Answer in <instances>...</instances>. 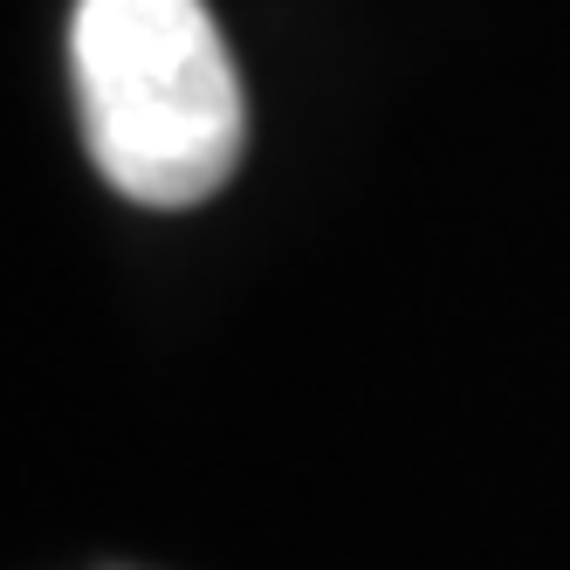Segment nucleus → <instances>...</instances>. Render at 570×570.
Here are the masks:
<instances>
[{
  "label": "nucleus",
  "instance_id": "nucleus-1",
  "mask_svg": "<svg viewBox=\"0 0 570 570\" xmlns=\"http://www.w3.org/2000/svg\"><path fill=\"white\" fill-rule=\"evenodd\" d=\"M76 97L97 173L138 207H199L248 138L240 76L207 0H76Z\"/></svg>",
  "mask_w": 570,
  "mask_h": 570
}]
</instances>
